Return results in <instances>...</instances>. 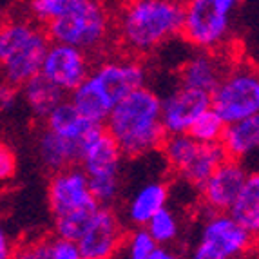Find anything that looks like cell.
Masks as SVG:
<instances>
[{"label":"cell","mask_w":259,"mask_h":259,"mask_svg":"<svg viewBox=\"0 0 259 259\" xmlns=\"http://www.w3.org/2000/svg\"><path fill=\"white\" fill-rule=\"evenodd\" d=\"M229 73L227 62L208 51L190 56L182 67V87L212 95L220 82Z\"/></svg>","instance_id":"9a60e30c"},{"label":"cell","mask_w":259,"mask_h":259,"mask_svg":"<svg viewBox=\"0 0 259 259\" xmlns=\"http://www.w3.org/2000/svg\"><path fill=\"white\" fill-rule=\"evenodd\" d=\"M46 125H48L49 133L56 134L58 138L76 142L80 145H82V140L87 136V133L95 127L78 114L76 109L69 104V100L62 102L58 107H55L49 112V116L46 118Z\"/></svg>","instance_id":"ffe728a7"},{"label":"cell","mask_w":259,"mask_h":259,"mask_svg":"<svg viewBox=\"0 0 259 259\" xmlns=\"http://www.w3.org/2000/svg\"><path fill=\"white\" fill-rule=\"evenodd\" d=\"M104 129L127 158L158 151L167 138L161 125L160 96L149 87L133 91L114 105Z\"/></svg>","instance_id":"6da1fadb"},{"label":"cell","mask_w":259,"mask_h":259,"mask_svg":"<svg viewBox=\"0 0 259 259\" xmlns=\"http://www.w3.org/2000/svg\"><path fill=\"white\" fill-rule=\"evenodd\" d=\"M161 147H163L165 161L178 174H182L198 154L199 143L194 142L189 134H176V136H167Z\"/></svg>","instance_id":"603a6c76"},{"label":"cell","mask_w":259,"mask_h":259,"mask_svg":"<svg viewBox=\"0 0 259 259\" xmlns=\"http://www.w3.org/2000/svg\"><path fill=\"white\" fill-rule=\"evenodd\" d=\"M80 259H85V257H80Z\"/></svg>","instance_id":"e575fe53"},{"label":"cell","mask_w":259,"mask_h":259,"mask_svg":"<svg viewBox=\"0 0 259 259\" xmlns=\"http://www.w3.org/2000/svg\"><path fill=\"white\" fill-rule=\"evenodd\" d=\"M161 100V125L165 134H189L190 127L210 109V95L187 87H178Z\"/></svg>","instance_id":"8fae6325"},{"label":"cell","mask_w":259,"mask_h":259,"mask_svg":"<svg viewBox=\"0 0 259 259\" xmlns=\"http://www.w3.org/2000/svg\"><path fill=\"white\" fill-rule=\"evenodd\" d=\"M248 176V170L243 163L234 160H225L220 167L212 172V176L201 185V198L205 205L214 214L229 212L234 199L238 198Z\"/></svg>","instance_id":"4fadbf2b"},{"label":"cell","mask_w":259,"mask_h":259,"mask_svg":"<svg viewBox=\"0 0 259 259\" xmlns=\"http://www.w3.org/2000/svg\"><path fill=\"white\" fill-rule=\"evenodd\" d=\"M17 172V156L8 143L0 140V183L9 182Z\"/></svg>","instance_id":"f1b7e54d"},{"label":"cell","mask_w":259,"mask_h":259,"mask_svg":"<svg viewBox=\"0 0 259 259\" xmlns=\"http://www.w3.org/2000/svg\"><path fill=\"white\" fill-rule=\"evenodd\" d=\"M121 239L123 227L118 214L111 207H98L76 246L85 259H112Z\"/></svg>","instance_id":"30bf717a"},{"label":"cell","mask_w":259,"mask_h":259,"mask_svg":"<svg viewBox=\"0 0 259 259\" xmlns=\"http://www.w3.org/2000/svg\"><path fill=\"white\" fill-rule=\"evenodd\" d=\"M36 151L42 165L51 172H60L69 167H76L82 156V145L76 142L58 138L56 134L42 131L36 140Z\"/></svg>","instance_id":"e0dca14e"},{"label":"cell","mask_w":259,"mask_h":259,"mask_svg":"<svg viewBox=\"0 0 259 259\" xmlns=\"http://www.w3.org/2000/svg\"><path fill=\"white\" fill-rule=\"evenodd\" d=\"M220 145L229 160L239 161L252 156L259 147V116L225 125Z\"/></svg>","instance_id":"ac0fdd59"},{"label":"cell","mask_w":259,"mask_h":259,"mask_svg":"<svg viewBox=\"0 0 259 259\" xmlns=\"http://www.w3.org/2000/svg\"><path fill=\"white\" fill-rule=\"evenodd\" d=\"M80 250L76 243L55 238L49 243V259H80Z\"/></svg>","instance_id":"f546056e"},{"label":"cell","mask_w":259,"mask_h":259,"mask_svg":"<svg viewBox=\"0 0 259 259\" xmlns=\"http://www.w3.org/2000/svg\"><path fill=\"white\" fill-rule=\"evenodd\" d=\"M48 35L27 20H11L0 26V71L9 85H24L40 74Z\"/></svg>","instance_id":"277c9868"},{"label":"cell","mask_w":259,"mask_h":259,"mask_svg":"<svg viewBox=\"0 0 259 259\" xmlns=\"http://www.w3.org/2000/svg\"><path fill=\"white\" fill-rule=\"evenodd\" d=\"M223 129H225V123L221 121V118L212 109H208L207 112H203L192 123V127L189 131V136L194 142L205 143V145H208V143H220Z\"/></svg>","instance_id":"484cf974"},{"label":"cell","mask_w":259,"mask_h":259,"mask_svg":"<svg viewBox=\"0 0 259 259\" xmlns=\"http://www.w3.org/2000/svg\"><path fill=\"white\" fill-rule=\"evenodd\" d=\"M225 160H229V158H227V154H225L223 147H221L220 143H208V145L199 143L198 154L194 156V160L190 161V165L180 176H182L183 182L201 189V185L207 182L208 178L212 176V172Z\"/></svg>","instance_id":"7402d4cb"},{"label":"cell","mask_w":259,"mask_h":259,"mask_svg":"<svg viewBox=\"0 0 259 259\" xmlns=\"http://www.w3.org/2000/svg\"><path fill=\"white\" fill-rule=\"evenodd\" d=\"M190 259H229V257H225L216 246H212L210 243L198 241V245L194 246V250L190 254Z\"/></svg>","instance_id":"1f68e13d"},{"label":"cell","mask_w":259,"mask_h":259,"mask_svg":"<svg viewBox=\"0 0 259 259\" xmlns=\"http://www.w3.org/2000/svg\"><path fill=\"white\" fill-rule=\"evenodd\" d=\"M183 4L172 0H138L121 9L120 38L134 53H149L182 33Z\"/></svg>","instance_id":"7a4b0ae2"},{"label":"cell","mask_w":259,"mask_h":259,"mask_svg":"<svg viewBox=\"0 0 259 259\" xmlns=\"http://www.w3.org/2000/svg\"><path fill=\"white\" fill-rule=\"evenodd\" d=\"M18 91L15 85H9L8 82H0V111H11L17 105Z\"/></svg>","instance_id":"4dcf8cb0"},{"label":"cell","mask_w":259,"mask_h":259,"mask_svg":"<svg viewBox=\"0 0 259 259\" xmlns=\"http://www.w3.org/2000/svg\"><path fill=\"white\" fill-rule=\"evenodd\" d=\"M234 0H192L183 4L182 35L196 48L210 51L220 48L232 29Z\"/></svg>","instance_id":"52a82bcc"},{"label":"cell","mask_w":259,"mask_h":259,"mask_svg":"<svg viewBox=\"0 0 259 259\" xmlns=\"http://www.w3.org/2000/svg\"><path fill=\"white\" fill-rule=\"evenodd\" d=\"M168 185L163 180H147L134 190L125 203V218L136 229H143L156 212L167 207Z\"/></svg>","instance_id":"2e32d148"},{"label":"cell","mask_w":259,"mask_h":259,"mask_svg":"<svg viewBox=\"0 0 259 259\" xmlns=\"http://www.w3.org/2000/svg\"><path fill=\"white\" fill-rule=\"evenodd\" d=\"M236 223L255 238L259 232V176L248 172L243 189L227 212Z\"/></svg>","instance_id":"d6986e66"},{"label":"cell","mask_w":259,"mask_h":259,"mask_svg":"<svg viewBox=\"0 0 259 259\" xmlns=\"http://www.w3.org/2000/svg\"><path fill=\"white\" fill-rule=\"evenodd\" d=\"M67 8V0H31L29 9L31 15L38 22L49 24L56 20Z\"/></svg>","instance_id":"4316f807"},{"label":"cell","mask_w":259,"mask_h":259,"mask_svg":"<svg viewBox=\"0 0 259 259\" xmlns=\"http://www.w3.org/2000/svg\"><path fill=\"white\" fill-rule=\"evenodd\" d=\"M49 208L55 218L56 238L76 243L89 220L100 207L80 167H69L53 174L48 187Z\"/></svg>","instance_id":"3957f363"},{"label":"cell","mask_w":259,"mask_h":259,"mask_svg":"<svg viewBox=\"0 0 259 259\" xmlns=\"http://www.w3.org/2000/svg\"><path fill=\"white\" fill-rule=\"evenodd\" d=\"M143 229L147 230V234L158 246H168L178 239L182 227H180L176 212L172 208L165 207L160 212H156Z\"/></svg>","instance_id":"cb8c5ba5"},{"label":"cell","mask_w":259,"mask_h":259,"mask_svg":"<svg viewBox=\"0 0 259 259\" xmlns=\"http://www.w3.org/2000/svg\"><path fill=\"white\" fill-rule=\"evenodd\" d=\"M199 241L210 243L225 257L236 259L254 246V236L241 229L229 214H212L201 227Z\"/></svg>","instance_id":"5bb4252c"},{"label":"cell","mask_w":259,"mask_h":259,"mask_svg":"<svg viewBox=\"0 0 259 259\" xmlns=\"http://www.w3.org/2000/svg\"><path fill=\"white\" fill-rule=\"evenodd\" d=\"M89 73L91 69L85 53L64 44H49L40 74L64 95L73 93L89 76Z\"/></svg>","instance_id":"9c48e42d"},{"label":"cell","mask_w":259,"mask_h":259,"mask_svg":"<svg viewBox=\"0 0 259 259\" xmlns=\"http://www.w3.org/2000/svg\"><path fill=\"white\" fill-rule=\"evenodd\" d=\"M147 259H182L172 248H168V246H158Z\"/></svg>","instance_id":"836d02e7"},{"label":"cell","mask_w":259,"mask_h":259,"mask_svg":"<svg viewBox=\"0 0 259 259\" xmlns=\"http://www.w3.org/2000/svg\"><path fill=\"white\" fill-rule=\"evenodd\" d=\"M49 243L51 239L22 243L15 248L11 259H49Z\"/></svg>","instance_id":"83f0119b"},{"label":"cell","mask_w":259,"mask_h":259,"mask_svg":"<svg viewBox=\"0 0 259 259\" xmlns=\"http://www.w3.org/2000/svg\"><path fill=\"white\" fill-rule=\"evenodd\" d=\"M89 76L96 82V85L104 91V95L116 105L133 91L145 87V67L140 62L131 58H118L100 64Z\"/></svg>","instance_id":"7c38bea8"},{"label":"cell","mask_w":259,"mask_h":259,"mask_svg":"<svg viewBox=\"0 0 259 259\" xmlns=\"http://www.w3.org/2000/svg\"><path fill=\"white\" fill-rule=\"evenodd\" d=\"M210 109L225 125L257 116L259 78L252 65H238L229 71L210 95Z\"/></svg>","instance_id":"ba28073f"},{"label":"cell","mask_w":259,"mask_h":259,"mask_svg":"<svg viewBox=\"0 0 259 259\" xmlns=\"http://www.w3.org/2000/svg\"><path fill=\"white\" fill-rule=\"evenodd\" d=\"M22 98L29 111L36 118H44V120L49 116L53 109L65 102L64 93L53 85L49 80H46L42 74H36L35 78H31L29 82L22 85Z\"/></svg>","instance_id":"44dd1931"},{"label":"cell","mask_w":259,"mask_h":259,"mask_svg":"<svg viewBox=\"0 0 259 259\" xmlns=\"http://www.w3.org/2000/svg\"><path fill=\"white\" fill-rule=\"evenodd\" d=\"M15 252V245L11 241V236H9L8 229L0 223V259H11Z\"/></svg>","instance_id":"d6a6232c"},{"label":"cell","mask_w":259,"mask_h":259,"mask_svg":"<svg viewBox=\"0 0 259 259\" xmlns=\"http://www.w3.org/2000/svg\"><path fill=\"white\" fill-rule=\"evenodd\" d=\"M80 163L96 203L100 207L114 203L121 190L123 154L104 125H95L82 140Z\"/></svg>","instance_id":"5b68a950"},{"label":"cell","mask_w":259,"mask_h":259,"mask_svg":"<svg viewBox=\"0 0 259 259\" xmlns=\"http://www.w3.org/2000/svg\"><path fill=\"white\" fill-rule=\"evenodd\" d=\"M111 29L107 9L95 0H67L65 11L48 24V38L82 53L104 46Z\"/></svg>","instance_id":"8992f818"},{"label":"cell","mask_w":259,"mask_h":259,"mask_svg":"<svg viewBox=\"0 0 259 259\" xmlns=\"http://www.w3.org/2000/svg\"><path fill=\"white\" fill-rule=\"evenodd\" d=\"M158 248L145 229H134L127 236H123L118 250L114 252V259H147Z\"/></svg>","instance_id":"d4e9b609"}]
</instances>
